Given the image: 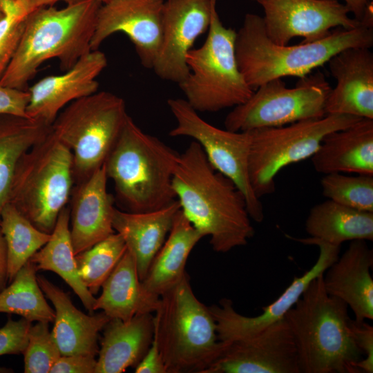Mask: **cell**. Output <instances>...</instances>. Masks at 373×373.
I'll list each match as a JSON object with an SVG mask.
<instances>
[{
  "label": "cell",
  "mask_w": 373,
  "mask_h": 373,
  "mask_svg": "<svg viewBox=\"0 0 373 373\" xmlns=\"http://www.w3.org/2000/svg\"><path fill=\"white\" fill-rule=\"evenodd\" d=\"M172 187L182 211L204 237H210L215 251L244 246L254 236L244 195L214 169L196 142L180 154Z\"/></svg>",
  "instance_id": "cell-1"
},
{
  "label": "cell",
  "mask_w": 373,
  "mask_h": 373,
  "mask_svg": "<svg viewBox=\"0 0 373 373\" xmlns=\"http://www.w3.org/2000/svg\"><path fill=\"white\" fill-rule=\"evenodd\" d=\"M101 4L97 0H79L61 8L46 6L28 14L16 51L0 84L28 90V82L39 68L51 59H59L64 71L72 68L91 51Z\"/></svg>",
  "instance_id": "cell-2"
},
{
  "label": "cell",
  "mask_w": 373,
  "mask_h": 373,
  "mask_svg": "<svg viewBox=\"0 0 373 373\" xmlns=\"http://www.w3.org/2000/svg\"><path fill=\"white\" fill-rule=\"evenodd\" d=\"M373 45V25L363 22L354 28H338L327 36L298 45H280L267 36L262 17L247 13L236 31L235 53L238 68L255 90L271 80L287 76L300 78L349 48Z\"/></svg>",
  "instance_id": "cell-3"
},
{
  "label": "cell",
  "mask_w": 373,
  "mask_h": 373,
  "mask_svg": "<svg viewBox=\"0 0 373 373\" xmlns=\"http://www.w3.org/2000/svg\"><path fill=\"white\" fill-rule=\"evenodd\" d=\"M323 274L312 280L285 316L300 373H361L356 364L363 354L351 334L348 306L327 293Z\"/></svg>",
  "instance_id": "cell-4"
},
{
  "label": "cell",
  "mask_w": 373,
  "mask_h": 373,
  "mask_svg": "<svg viewBox=\"0 0 373 373\" xmlns=\"http://www.w3.org/2000/svg\"><path fill=\"white\" fill-rule=\"evenodd\" d=\"M180 154L128 115L105 163L125 211L147 212L176 200L172 179Z\"/></svg>",
  "instance_id": "cell-5"
},
{
  "label": "cell",
  "mask_w": 373,
  "mask_h": 373,
  "mask_svg": "<svg viewBox=\"0 0 373 373\" xmlns=\"http://www.w3.org/2000/svg\"><path fill=\"white\" fill-rule=\"evenodd\" d=\"M160 298L153 336L167 373H204L228 343L219 340L209 307L194 294L187 273Z\"/></svg>",
  "instance_id": "cell-6"
},
{
  "label": "cell",
  "mask_w": 373,
  "mask_h": 373,
  "mask_svg": "<svg viewBox=\"0 0 373 373\" xmlns=\"http://www.w3.org/2000/svg\"><path fill=\"white\" fill-rule=\"evenodd\" d=\"M73 183L71 150L50 129L19 160L8 202L36 228L51 233Z\"/></svg>",
  "instance_id": "cell-7"
},
{
  "label": "cell",
  "mask_w": 373,
  "mask_h": 373,
  "mask_svg": "<svg viewBox=\"0 0 373 373\" xmlns=\"http://www.w3.org/2000/svg\"><path fill=\"white\" fill-rule=\"evenodd\" d=\"M213 0L204 44L186 56L189 75L178 84L197 112H216L246 102L254 90L242 75L236 57V31L222 23Z\"/></svg>",
  "instance_id": "cell-8"
},
{
  "label": "cell",
  "mask_w": 373,
  "mask_h": 373,
  "mask_svg": "<svg viewBox=\"0 0 373 373\" xmlns=\"http://www.w3.org/2000/svg\"><path fill=\"white\" fill-rule=\"evenodd\" d=\"M128 115L124 100L108 91L76 99L58 114L51 130L71 150L76 184L103 166Z\"/></svg>",
  "instance_id": "cell-9"
},
{
  "label": "cell",
  "mask_w": 373,
  "mask_h": 373,
  "mask_svg": "<svg viewBox=\"0 0 373 373\" xmlns=\"http://www.w3.org/2000/svg\"><path fill=\"white\" fill-rule=\"evenodd\" d=\"M360 119L350 115L328 114L283 126L249 131V176L257 198L274 193L275 178L279 171L312 157L327 134L347 128Z\"/></svg>",
  "instance_id": "cell-10"
},
{
  "label": "cell",
  "mask_w": 373,
  "mask_h": 373,
  "mask_svg": "<svg viewBox=\"0 0 373 373\" xmlns=\"http://www.w3.org/2000/svg\"><path fill=\"white\" fill-rule=\"evenodd\" d=\"M331 88L321 73L300 78L294 88H287L282 78L271 80L233 107L225 117V128L243 132L323 117Z\"/></svg>",
  "instance_id": "cell-11"
},
{
  "label": "cell",
  "mask_w": 373,
  "mask_h": 373,
  "mask_svg": "<svg viewBox=\"0 0 373 373\" xmlns=\"http://www.w3.org/2000/svg\"><path fill=\"white\" fill-rule=\"evenodd\" d=\"M167 104L176 120L169 135L189 137L198 143L214 169L229 178L244 195L251 219L261 222L265 217L263 206L253 191L249 176L251 132L214 126L184 99L171 98Z\"/></svg>",
  "instance_id": "cell-12"
},
{
  "label": "cell",
  "mask_w": 373,
  "mask_h": 373,
  "mask_svg": "<svg viewBox=\"0 0 373 373\" xmlns=\"http://www.w3.org/2000/svg\"><path fill=\"white\" fill-rule=\"evenodd\" d=\"M263 9L265 32L274 43L287 45L295 37L301 43L319 40L334 28L351 29L363 22L352 18L339 0H256Z\"/></svg>",
  "instance_id": "cell-13"
},
{
  "label": "cell",
  "mask_w": 373,
  "mask_h": 373,
  "mask_svg": "<svg viewBox=\"0 0 373 373\" xmlns=\"http://www.w3.org/2000/svg\"><path fill=\"white\" fill-rule=\"evenodd\" d=\"M291 238L304 245H316L319 249L316 262L301 276H295L282 294L273 303L262 307V313L258 316L250 317L239 314L228 298L221 299L219 305L209 306L220 341L231 342L251 336L283 318L312 280L323 274L339 256L341 246L312 237Z\"/></svg>",
  "instance_id": "cell-14"
},
{
  "label": "cell",
  "mask_w": 373,
  "mask_h": 373,
  "mask_svg": "<svg viewBox=\"0 0 373 373\" xmlns=\"http://www.w3.org/2000/svg\"><path fill=\"white\" fill-rule=\"evenodd\" d=\"M204 373H300L285 317L254 335L228 342Z\"/></svg>",
  "instance_id": "cell-15"
},
{
  "label": "cell",
  "mask_w": 373,
  "mask_h": 373,
  "mask_svg": "<svg viewBox=\"0 0 373 373\" xmlns=\"http://www.w3.org/2000/svg\"><path fill=\"white\" fill-rule=\"evenodd\" d=\"M165 0H106L102 3L90 48L101 44L116 32L125 34L133 44L141 64L152 69L162 37Z\"/></svg>",
  "instance_id": "cell-16"
},
{
  "label": "cell",
  "mask_w": 373,
  "mask_h": 373,
  "mask_svg": "<svg viewBox=\"0 0 373 373\" xmlns=\"http://www.w3.org/2000/svg\"><path fill=\"white\" fill-rule=\"evenodd\" d=\"M213 0H165L162 37L153 70L160 79L177 83L189 75L186 56L209 29Z\"/></svg>",
  "instance_id": "cell-17"
},
{
  "label": "cell",
  "mask_w": 373,
  "mask_h": 373,
  "mask_svg": "<svg viewBox=\"0 0 373 373\" xmlns=\"http://www.w3.org/2000/svg\"><path fill=\"white\" fill-rule=\"evenodd\" d=\"M106 66L104 53L99 50H91L63 74L39 79L28 89V117L51 126L67 104L97 91V77Z\"/></svg>",
  "instance_id": "cell-18"
},
{
  "label": "cell",
  "mask_w": 373,
  "mask_h": 373,
  "mask_svg": "<svg viewBox=\"0 0 373 373\" xmlns=\"http://www.w3.org/2000/svg\"><path fill=\"white\" fill-rule=\"evenodd\" d=\"M336 85L325 102V113L373 119V54L367 48H349L328 61Z\"/></svg>",
  "instance_id": "cell-19"
},
{
  "label": "cell",
  "mask_w": 373,
  "mask_h": 373,
  "mask_svg": "<svg viewBox=\"0 0 373 373\" xmlns=\"http://www.w3.org/2000/svg\"><path fill=\"white\" fill-rule=\"evenodd\" d=\"M104 164L90 177L77 184L73 192L70 219L75 255L86 250L115 233L114 199L108 193Z\"/></svg>",
  "instance_id": "cell-20"
},
{
  "label": "cell",
  "mask_w": 373,
  "mask_h": 373,
  "mask_svg": "<svg viewBox=\"0 0 373 373\" xmlns=\"http://www.w3.org/2000/svg\"><path fill=\"white\" fill-rule=\"evenodd\" d=\"M373 251L365 240H352L323 274L327 293L344 301L356 321L373 319Z\"/></svg>",
  "instance_id": "cell-21"
},
{
  "label": "cell",
  "mask_w": 373,
  "mask_h": 373,
  "mask_svg": "<svg viewBox=\"0 0 373 373\" xmlns=\"http://www.w3.org/2000/svg\"><path fill=\"white\" fill-rule=\"evenodd\" d=\"M38 283L55 307V318L52 330L61 355L98 354L99 333L111 319L104 312L87 315L79 310L68 294L43 276H37Z\"/></svg>",
  "instance_id": "cell-22"
},
{
  "label": "cell",
  "mask_w": 373,
  "mask_h": 373,
  "mask_svg": "<svg viewBox=\"0 0 373 373\" xmlns=\"http://www.w3.org/2000/svg\"><path fill=\"white\" fill-rule=\"evenodd\" d=\"M311 158L315 171L324 175H373V119L361 118L347 128L329 133Z\"/></svg>",
  "instance_id": "cell-23"
},
{
  "label": "cell",
  "mask_w": 373,
  "mask_h": 373,
  "mask_svg": "<svg viewBox=\"0 0 373 373\" xmlns=\"http://www.w3.org/2000/svg\"><path fill=\"white\" fill-rule=\"evenodd\" d=\"M180 210L177 199L166 207L147 212L115 209L113 228L122 237L126 249L133 255L141 281L164 244Z\"/></svg>",
  "instance_id": "cell-24"
},
{
  "label": "cell",
  "mask_w": 373,
  "mask_h": 373,
  "mask_svg": "<svg viewBox=\"0 0 373 373\" xmlns=\"http://www.w3.org/2000/svg\"><path fill=\"white\" fill-rule=\"evenodd\" d=\"M153 328L151 313L126 321L111 318L104 328L95 373H122L136 366L151 344Z\"/></svg>",
  "instance_id": "cell-25"
},
{
  "label": "cell",
  "mask_w": 373,
  "mask_h": 373,
  "mask_svg": "<svg viewBox=\"0 0 373 373\" xmlns=\"http://www.w3.org/2000/svg\"><path fill=\"white\" fill-rule=\"evenodd\" d=\"M102 287L94 311L102 309L111 318L126 321L136 314L155 313L160 305V296L144 287L135 259L127 249Z\"/></svg>",
  "instance_id": "cell-26"
},
{
  "label": "cell",
  "mask_w": 373,
  "mask_h": 373,
  "mask_svg": "<svg viewBox=\"0 0 373 373\" xmlns=\"http://www.w3.org/2000/svg\"><path fill=\"white\" fill-rule=\"evenodd\" d=\"M204 236L180 210L162 247L155 256L142 283L149 292L160 296L186 274L191 251Z\"/></svg>",
  "instance_id": "cell-27"
},
{
  "label": "cell",
  "mask_w": 373,
  "mask_h": 373,
  "mask_svg": "<svg viewBox=\"0 0 373 373\" xmlns=\"http://www.w3.org/2000/svg\"><path fill=\"white\" fill-rule=\"evenodd\" d=\"M310 237L341 246L345 241L373 240V212L327 200L314 205L305 222Z\"/></svg>",
  "instance_id": "cell-28"
},
{
  "label": "cell",
  "mask_w": 373,
  "mask_h": 373,
  "mask_svg": "<svg viewBox=\"0 0 373 373\" xmlns=\"http://www.w3.org/2000/svg\"><path fill=\"white\" fill-rule=\"evenodd\" d=\"M69 221L70 209L65 207L59 214L49 240L29 260L37 271H50L59 275L92 314L96 298L84 285L78 273Z\"/></svg>",
  "instance_id": "cell-29"
},
{
  "label": "cell",
  "mask_w": 373,
  "mask_h": 373,
  "mask_svg": "<svg viewBox=\"0 0 373 373\" xmlns=\"http://www.w3.org/2000/svg\"><path fill=\"white\" fill-rule=\"evenodd\" d=\"M41 122L10 115H0V216L8 202L16 166L33 145L50 131Z\"/></svg>",
  "instance_id": "cell-30"
},
{
  "label": "cell",
  "mask_w": 373,
  "mask_h": 373,
  "mask_svg": "<svg viewBox=\"0 0 373 373\" xmlns=\"http://www.w3.org/2000/svg\"><path fill=\"white\" fill-rule=\"evenodd\" d=\"M28 260L13 280L0 291V313L17 314L30 322L53 323L55 312L47 303Z\"/></svg>",
  "instance_id": "cell-31"
},
{
  "label": "cell",
  "mask_w": 373,
  "mask_h": 373,
  "mask_svg": "<svg viewBox=\"0 0 373 373\" xmlns=\"http://www.w3.org/2000/svg\"><path fill=\"white\" fill-rule=\"evenodd\" d=\"M0 229L7 247V274L10 283L18 271L49 240L51 233L36 228L10 202L3 207Z\"/></svg>",
  "instance_id": "cell-32"
},
{
  "label": "cell",
  "mask_w": 373,
  "mask_h": 373,
  "mask_svg": "<svg viewBox=\"0 0 373 373\" xmlns=\"http://www.w3.org/2000/svg\"><path fill=\"white\" fill-rule=\"evenodd\" d=\"M126 251L124 239L115 232L75 255L81 280L93 295L98 293Z\"/></svg>",
  "instance_id": "cell-33"
},
{
  "label": "cell",
  "mask_w": 373,
  "mask_h": 373,
  "mask_svg": "<svg viewBox=\"0 0 373 373\" xmlns=\"http://www.w3.org/2000/svg\"><path fill=\"white\" fill-rule=\"evenodd\" d=\"M323 195L340 204L373 212V175L342 173L325 174L321 180Z\"/></svg>",
  "instance_id": "cell-34"
},
{
  "label": "cell",
  "mask_w": 373,
  "mask_h": 373,
  "mask_svg": "<svg viewBox=\"0 0 373 373\" xmlns=\"http://www.w3.org/2000/svg\"><path fill=\"white\" fill-rule=\"evenodd\" d=\"M23 354L25 373L50 372L61 353L49 330L48 323L37 322L31 325L28 345Z\"/></svg>",
  "instance_id": "cell-35"
},
{
  "label": "cell",
  "mask_w": 373,
  "mask_h": 373,
  "mask_svg": "<svg viewBox=\"0 0 373 373\" xmlns=\"http://www.w3.org/2000/svg\"><path fill=\"white\" fill-rule=\"evenodd\" d=\"M5 12L0 20V80L16 51L25 26V19L16 0H1Z\"/></svg>",
  "instance_id": "cell-36"
},
{
  "label": "cell",
  "mask_w": 373,
  "mask_h": 373,
  "mask_svg": "<svg viewBox=\"0 0 373 373\" xmlns=\"http://www.w3.org/2000/svg\"><path fill=\"white\" fill-rule=\"evenodd\" d=\"M32 323L21 318L15 321L8 318L0 328V356L23 354L28 341Z\"/></svg>",
  "instance_id": "cell-37"
},
{
  "label": "cell",
  "mask_w": 373,
  "mask_h": 373,
  "mask_svg": "<svg viewBox=\"0 0 373 373\" xmlns=\"http://www.w3.org/2000/svg\"><path fill=\"white\" fill-rule=\"evenodd\" d=\"M350 327L352 338L365 358L359 361L356 367L361 372H373V327L364 321L352 319Z\"/></svg>",
  "instance_id": "cell-38"
},
{
  "label": "cell",
  "mask_w": 373,
  "mask_h": 373,
  "mask_svg": "<svg viewBox=\"0 0 373 373\" xmlns=\"http://www.w3.org/2000/svg\"><path fill=\"white\" fill-rule=\"evenodd\" d=\"M29 100L28 90L0 84V115L29 118L26 113Z\"/></svg>",
  "instance_id": "cell-39"
},
{
  "label": "cell",
  "mask_w": 373,
  "mask_h": 373,
  "mask_svg": "<svg viewBox=\"0 0 373 373\" xmlns=\"http://www.w3.org/2000/svg\"><path fill=\"white\" fill-rule=\"evenodd\" d=\"M95 356L90 354L61 355L52 366L51 373H95Z\"/></svg>",
  "instance_id": "cell-40"
},
{
  "label": "cell",
  "mask_w": 373,
  "mask_h": 373,
  "mask_svg": "<svg viewBox=\"0 0 373 373\" xmlns=\"http://www.w3.org/2000/svg\"><path fill=\"white\" fill-rule=\"evenodd\" d=\"M135 372L167 373L157 340L154 336L148 351L135 366Z\"/></svg>",
  "instance_id": "cell-41"
},
{
  "label": "cell",
  "mask_w": 373,
  "mask_h": 373,
  "mask_svg": "<svg viewBox=\"0 0 373 373\" xmlns=\"http://www.w3.org/2000/svg\"><path fill=\"white\" fill-rule=\"evenodd\" d=\"M22 13L27 16L36 9L46 6H52L58 2L66 4L77 2L79 0H16Z\"/></svg>",
  "instance_id": "cell-42"
},
{
  "label": "cell",
  "mask_w": 373,
  "mask_h": 373,
  "mask_svg": "<svg viewBox=\"0 0 373 373\" xmlns=\"http://www.w3.org/2000/svg\"><path fill=\"white\" fill-rule=\"evenodd\" d=\"M343 1L354 18L361 22L369 7L372 5V0H343Z\"/></svg>",
  "instance_id": "cell-43"
},
{
  "label": "cell",
  "mask_w": 373,
  "mask_h": 373,
  "mask_svg": "<svg viewBox=\"0 0 373 373\" xmlns=\"http://www.w3.org/2000/svg\"><path fill=\"white\" fill-rule=\"evenodd\" d=\"M8 283L7 274V247L5 238L0 229V291Z\"/></svg>",
  "instance_id": "cell-44"
},
{
  "label": "cell",
  "mask_w": 373,
  "mask_h": 373,
  "mask_svg": "<svg viewBox=\"0 0 373 373\" xmlns=\"http://www.w3.org/2000/svg\"><path fill=\"white\" fill-rule=\"evenodd\" d=\"M4 15H5V12L1 6V0H0V20L4 17Z\"/></svg>",
  "instance_id": "cell-45"
},
{
  "label": "cell",
  "mask_w": 373,
  "mask_h": 373,
  "mask_svg": "<svg viewBox=\"0 0 373 373\" xmlns=\"http://www.w3.org/2000/svg\"><path fill=\"white\" fill-rule=\"evenodd\" d=\"M97 1H99L101 3H103V2L106 1V0H97Z\"/></svg>",
  "instance_id": "cell-46"
},
{
  "label": "cell",
  "mask_w": 373,
  "mask_h": 373,
  "mask_svg": "<svg viewBox=\"0 0 373 373\" xmlns=\"http://www.w3.org/2000/svg\"><path fill=\"white\" fill-rule=\"evenodd\" d=\"M251 1H256V0H251Z\"/></svg>",
  "instance_id": "cell-47"
}]
</instances>
